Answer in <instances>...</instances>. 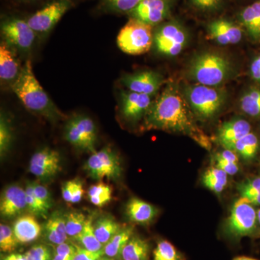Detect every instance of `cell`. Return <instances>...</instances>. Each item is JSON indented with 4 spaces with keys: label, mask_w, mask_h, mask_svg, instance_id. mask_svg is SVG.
Wrapping results in <instances>:
<instances>
[{
    "label": "cell",
    "mask_w": 260,
    "mask_h": 260,
    "mask_svg": "<svg viewBox=\"0 0 260 260\" xmlns=\"http://www.w3.org/2000/svg\"><path fill=\"white\" fill-rule=\"evenodd\" d=\"M152 97L129 90L121 91L120 111L123 118L132 123L137 122L144 118L153 102Z\"/></svg>",
    "instance_id": "15"
},
{
    "label": "cell",
    "mask_w": 260,
    "mask_h": 260,
    "mask_svg": "<svg viewBox=\"0 0 260 260\" xmlns=\"http://www.w3.org/2000/svg\"><path fill=\"white\" fill-rule=\"evenodd\" d=\"M234 68L226 56L215 51H206L195 56L190 61L187 75L195 83L218 87L232 78Z\"/></svg>",
    "instance_id": "3"
},
{
    "label": "cell",
    "mask_w": 260,
    "mask_h": 260,
    "mask_svg": "<svg viewBox=\"0 0 260 260\" xmlns=\"http://www.w3.org/2000/svg\"><path fill=\"white\" fill-rule=\"evenodd\" d=\"M215 165L217 168L221 169L224 172L226 173L228 175H235L239 172V167L238 164H233V162L227 161L224 159L219 157L218 155H215Z\"/></svg>",
    "instance_id": "42"
},
{
    "label": "cell",
    "mask_w": 260,
    "mask_h": 260,
    "mask_svg": "<svg viewBox=\"0 0 260 260\" xmlns=\"http://www.w3.org/2000/svg\"><path fill=\"white\" fill-rule=\"evenodd\" d=\"M86 220L85 215L79 212H70L66 214L65 222L68 237L76 239L83 231Z\"/></svg>",
    "instance_id": "34"
},
{
    "label": "cell",
    "mask_w": 260,
    "mask_h": 260,
    "mask_svg": "<svg viewBox=\"0 0 260 260\" xmlns=\"http://www.w3.org/2000/svg\"><path fill=\"white\" fill-rule=\"evenodd\" d=\"M75 184V180L68 181H67V182H65L64 184H63L62 187H61L62 198L67 203H72L73 194H74Z\"/></svg>",
    "instance_id": "44"
},
{
    "label": "cell",
    "mask_w": 260,
    "mask_h": 260,
    "mask_svg": "<svg viewBox=\"0 0 260 260\" xmlns=\"http://www.w3.org/2000/svg\"><path fill=\"white\" fill-rule=\"evenodd\" d=\"M13 232L19 244H25L37 240L42 234V227L32 215L19 217L13 223Z\"/></svg>",
    "instance_id": "20"
},
{
    "label": "cell",
    "mask_w": 260,
    "mask_h": 260,
    "mask_svg": "<svg viewBox=\"0 0 260 260\" xmlns=\"http://www.w3.org/2000/svg\"><path fill=\"white\" fill-rule=\"evenodd\" d=\"M237 189L242 198L252 205H260V177L246 179L238 184Z\"/></svg>",
    "instance_id": "31"
},
{
    "label": "cell",
    "mask_w": 260,
    "mask_h": 260,
    "mask_svg": "<svg viewBox=\"0 0 260 260\" xmlns=\"http://www.w3.org/2000/svg\"><path fill=\"white\" fill-rule=\"evenodd\" d=\"M73 5L72 0H55L38 10L27 22L37 37H44L51 31Z\"/></svg>",
    "instance_id": "10"
},
{
    "label": "cell",
    "mask_w": 260,
    "mask_h": 260,
    "mask_svg": "<svg viewBox=\"0 0 260 260\" xmlns=\"http://www.w3.org/2000/svg\"><path fill=\"white\" fill-rule=\"evenodd\" d=\"M191 3L198 9L205 12H211L218 9L222 0H191Z\"/></svg>",
    "instance_id": "43"
},
{
    "label": "cell",
    "mask_w": 260,
    "mask_h": 260,
    "mask_svg": "<svg viewBox=\"0 0 260 260\" xmlns=\"http://www.w3.org/2000/svg\"><path fill=\"white\" fill-rule=\"evenodd\" d=\"M208 34L210 39L223 46L238 44L243 37L242 28L225 19H218L210 22L208 26Z\"/></svg>",
    "instance_id": "16"
},
{
    "label": "cell",
    "mask_w": 260,
    "mask_h": 260,
    "mask_svg": "<svg viewBox=\"0 0 260 260\" xmlns=\"http://www.w3.org/2000/svg\"><path fill=\"white\" fill-rule=\"evenodd\" d=\"M187 32L177 21L162 23L155 30L153 44L159 54L174 57L184 50L187 44Z\"/></svg>",
    "instance_id": "8"
},
{
    "label": "cell",
    "mask_w": 260,
    "mask_h": 260,
    "mask_svg": "<svg viewBox=\"0 0 260 260\" xmlns=\"http://www.w3.org/2000/svg\"><path fill=\"white\" fill-rule=\"evenodd\" d=\"M34 183L36 196L37 197L38 199L42 203L43 206L49 211L53 205L52 198H51L50 192L46 186H43L37 182Z\"/></svg>",
    "instance_id": "39"
},
{
    "label": "cell",
    "mask_w": 260,
    "mask_h": 260,
    "mask_svg": "<svg viewBox=\"0 0 260 260\" xmlns=\"http://www.w3.org/2000/svg\"><path fill=\"white\" fill-rule=\"evenodd\" d=\"M88 198L92 204L102 208L112 200V187L103 181H99L89 188Z\"/></svg>",
    "instance_id": "30"
},
{
    "label": "cell",
    "mask_w": 260,
    "mask_h": 260,
    "mask_svg": "<svg viewBox=\"0 0 260 260\" xmlns=\"http://www.w3.org/2000/svg\"><path fill=\"white\" fill-rule=\"evenodd\" d=\"M239 107L246 115L260 117V88H251L246 90L241 97Z\"/></svg>",
    "instance_id": "28"
},
{
    "label": "cell",
    "mask_w": 260,
    "mask_h": 260,
    "mask_svg": "<svg viewBox=\"0 0 260 260\" xmlns=\"http://www.w3.org/2000/svg\"><path fill=\"white\" fill-rule=\"evenodd\" d=\"M27 209L26 194L21 186L13 184L5 188L1 196L0 213L4 218L18 216Z\"/></svg>",
    "instance_id": "17"
},
{
    "label": "cell",
    "mask_w": 260,
    "mask_h": 260,
    "mask_svg": "<svg viewBox=\"0 0 260 260\" xmlns=\"http://www.w3.org/2000/svg\"><path fill=\"white\" fill-rule=\"evenodd\" d=\"M64 136L65 140L75 148L95 153L96 127L88 116L77 115L69 119L65 125Z\"/></svg>",
    "instance_id": "9"
},
{
    "label": "cell",
    "mask_w": 260,
    "mask_h": 260,
    "mask_svg": "<svg viewBox=\"0 0 260 260\" xmlns=\"http://www.w3.org/2000/svg\"><path fill=\"white\" fill-rule=\"evenodd\" d=\"M121 83L128 90L153 96L165 83L164 77L153 70H143L121 77Z\"/></svg>",
    "instance_id": "12"
},
{
    "label": "cell",
    "mask_w": 260,
    "mask_h": 260,
    "mask_svg": "<svg viewBox=\"0 0 260 260\" xmlns=\"http://www.w3.org/2000/svg\"><path fill=\"white\" fill-rule=\"evenodd\" d=\"M22 1L31 2V1H37V0H22Z\"/></svg>",
    "instance_id": "53"
},
{
    "label": "cell",
    "mask_w": 260,
    "mask_h": 260,
    "mask_svg": "<svg viewBox=\"0 0 260 260\" xmlns=\"http://www.w3.org/2000/svg\"><path fill=\"white\" fill-rule=\"evenodd\" d=\"M46 239L54 245L66 242L68 239L66 231L65 215L55 212L49 217L44 225Z\"/></svg>",
    "instance_id": "22"
},
{
    "label": "cell",
    "mask_w": 260,
    "mask_h": 260,
    "mask_svg": "<svg viewBox=\"0 0 260 260\" xmlns=\"http://www.w3.org/2000/svg\"><path fill=\"white\" fill-rule=\"evenodd\" d=\"M22 67L15 49L4 41L0 44V79L2 83L12 85L18 78Z\"/></svg>",
    "instance_id": "18"
},
{
    "label": "cell",
    "mask_w": 260,
    "mask_h": 260,
    "mask_svg": "<svg viewBox=\"0 0 260 260\" xmlns=\"http://www.w3.org/2000/svg\"><path fill=\"white\" fill-rule=\"evenodd\" d=\"M26 194L27 209L32 215L47 218L48 210L39 202L34 191V183L28 182L25 188Z\"/></svg>",
    "instance_id": "35"
},
{
    "label": "cell",
    "mask_w": 260,
    "mask_h": 260,
    "mask_svg": "<svg viewBox=\"0 0 260 260\" xmlns=\"http://www.w3.org/2000/svg\"><path fill=\"white\" fill-rule=\"evenodd\" d=\"M134 235V229L132 226L123 227L104 245V255L113 259H119L121 251Z\"/></svg>",
    "instance_id": "27"
},
{
    "label": "cell",
    "mask_w": 260,
    "mask_h": 260,
    "mask_svg": "<svg viewBox=\"0 0 260 260\" xmlns=\"http://www.w3.org/2000/svg\"><path fill=\"white\" fill-rule=\"evenodd\" d=\"M61 169L60 155L49 148H43L36 152L29 164V172L42 180L55 177Z\"/></svg>",
    "instance_id": "13"
},
{
    "label": "cell",
    "mask_w": 260,
    "mask_h": 260,
    "mask_svg": "<svg viewBox=\"0 0 260 260\" xmlns=\"http://www.w3.org/2000/svg\"><path fill=\"white\" fill-rule=\"evenodd\" d=\"M251 133V125L242 119H234L223 123L219 128L218 140L220 144L225 147L244 138Z\"/></svg>",
    "instance_id": "21"
},
{
    "label": "cell",
    "mask_w": 260,
    "mask_h": 260,
    "mask_svg": "<svg viewBox=\"0 0 260 260\" xmlns=\"http://www.w3.org/2000/svg\"><path fill=\"white\" fill-rule=\"evenodd\" d=\"M94 232L103 245H105L116 234L122 229L120 223L111 215H103L93 224Z\"/></svg>",
    "instance_id": "26"
},
{
    "label": "cell",
    "mask_w": 260,
    "mask_h": 260,
    "mask_svg": "<svg viewBox=\"0 0 260 260\" xmlns=\"http://www.w3.org/2000/svg\"><path fill=\"white\" fill-rule=\"evenodd\" d=\"M257 215L252 204L241 197L234 202L230 215L225 221L224 233L234 240L251 237L256 232Z\"/></svg>",
    "instance_id": "6"
},
{
    "label": "cell",
    "mask_w": 260,
    "mask_h": 260,
    "mask_svg": "<svg viewBox=\"0 0 260 260\" xmlns=\"http://www.w3.org/2000/svg\"><path fill=\"white\" fill-rule=\"evenodd\" d=\"M13 140V133L10 120L1 114L0 116V155L5 156L9 151Z\"/></svg>",
    "instance_id": "33"
},
{
    "label": "cell",
    "mask_w": 260,
    "mask_h": 260,
    "mask_svg": "<svg viewBox=\"0 0 260 260\" xmlns=\"http://www.w3.org/2000/svg\"><path fill=\"white\" fill-rule=\"evenodd\" d=\"M1 34L8 45L23 53L32 49L37 37L28 22L17 18H7L2 22Z\"/></svg>",
    "instance_id": "11"
},
{
    "label": "cell",
    "mask_w": 260,
    "mask_h": 260,
    "mask_svg": "<svg viewBox=\"0 0 260 260\" xmlns=\"http://www.w3.org/2000/svg\"><path fill=\"white\" fill-rule=\"evenodd\" d=\"M223 148L233 150L244 160H250L255 158L259 148V141L256 135L251 132L244 138L228 144Z\"/></svg>",
    "instance_id": "25"
},
{
    "label": "cell",
    "mask_w": 260,
    "mask_h": 260,
    "mask_svg": "<svg viewBox=\"0 0 260 260\" xmlns=\"http://www.w3.org/2000/svg\"><path fill=\"white\" fill-rule=\"evenodd\" d=\"M75 240L82 247L92 251H99L104 249V245L99 242L94 232L93 220L91 218H87L85 226Z\"/></svg>",
    "instance_id": "29"
},
{
    "label": "cell",
    "mask_w": 260,
    "mask_h": 260,
    "mask_svg": "<svg viewBox=\"0 0 260 260\" xmlns=\"http://www.w3.org/2000/svg\"><path fill=\"white\" fill-rule=\"evenodd\" d=\"M97 260H115V259H113V258L108 257V256H102V257L99 258Z\"/></svg>",
    "instance_id": "51"
},
{
    "label": "cell",
    "mask_w": 260,
    "mask_h": 260,
    "mask_svg": "<svg viewBox=\"0 0 260 260\" xmlns=\"http://www.w3.org/2000/svg\"><path fill=\"white\" fill-rule=\"evenodd\" d=\"M73 256L66 255V254H54L51 260H72Z\"/></svg>",
    "instance_id": "49"
},
{
    "label": "cell",
    "mask_w": 260,
    "mask_h": 260,
    "mask_svg": "<svg viewBox=\"0 0 260 260\" xmlns=\"http://www.w3.org/2000/svg\"><path fill=\"white\" fill-rule=\"evenodd\" d=\"M217 155L220 158L224 159V160H227V161L233 162V164H239L238 155L233 150L225 149L220 153H217Z\"/></svg>",
    "instance_id": "47"
},
{
    "label": "cell",
    "mask_w": 260,
    "mask_h": 260,
    "mask_svg": "<svg viewBox=\"0 0 260 260\" xmlns=\"http://www.w3.org/2000/svg\"><path fill=\"white\" fill-rule=\"evenodd\" d=\"M126 215L133 223L148 225L158 214L154 205L138 198H130L126 205Z\"/></svg>",
    "instance_id": "19"
},
{
    "label": "cell",
    "mask_w": 260,
    "mask_h": 260,
    "mask_svg": "<svg viewBox=\"0 0 260 260\" xmlns=\"http://www.w3.org/2000/svg\"><path fill=\"white\" fill-rule=\"evenodd\" d=\"M181 93L194 113L203 121L210 120L223 109L226 102V92L218 87L194 84L186 85Z\"/></svg>",
    "instance_id": "4"
},
{
    "label": "cell",
    "mask_w": 260,
    "mask_h": 260,
    "mask_svg": "<svg viewBox=\"0 0 260 260\" xmlns=\"http://www.w3.org/2000/svg\"><path fill=\"white\" fill-rule=\"evenodd\" d=\"M3 260H28L23 254H18V253H13L7 256Z\"/></svg>",
    "instance_id": "48"
},
{
    "label": "cell",
    "mask_w": 260,
    "mask_h": 260,
    "mask_svg": "<svg viewBox=\"0 0 260 260\" xmlns=\"http://www.w3.org/2000/svg\"><path fill=\"white\" fill-rule=\"evenodd\" d=\"M256 215H257V222L260 225V208L256 211Z\"/></svg>",
    "instance_id": "52"
},
{
    "label": "cell",
    "mask_w": 260,
    "mask_h": 260,
    "mask_svg": "<svg viewBox=\"0 0 260 260\" xmlns=\"http://www.w3.org/2000/svg\"><path fill=\"white\" fill-rule=\"evenodd\" d=\"M203 179H210L216 181L226 186L228 183V174L221 169L217 167H212L208 169L203 174Z\"/></svg>",
    "instance_id": "41"
},
{
    "label": "cell",
    "mask_w": 260,
    "mask_h": 260,
    "mask_svg": "<svg viewBox=\"0 0 260 260\" xmlns=\"http://www.w3.org/2000/svg\"><path fill=\"white\" fill-rule=\"evenodd\" d=\"M28 260H51L52 256L50 249L48 246L43 244H38L32 246L24 254Z\"/></svg>",
    "instance_id": "38"
},
{
    "label": "cell",
    "mask_w": 260,
    "mask_h": 260,
    "mask_svg": "<svg viewBox=\"0 0 260 260\" xmlns=\"http://www.w3.org/2000/svg\"><path fill=\"white\" fill-rule=\"evenodd\" d=\"M150 246L148 241L133 235L121 251L120 260H148Z\"/></svg>",
    "instance_id": "24"
},
{
    "label": "cell",
    "mask_w": 260,
    "mask_h": 260,
    "mask_svg": "<svg viewBox=\"0 0 260 260\" xmlns=\"http://www.w3.org/2000/svg\"><path fill=\"white\" fill-rule=\"evenodd\" d=\"M84 170L94 180L104 179L117 180L121 177L122 167L119 155L109 146L93 153L84 165Z\"/></svg>",
    "instance_id": "7"
},
{
    "label": "cell",
    "mask_w": 260,
    "mask_h": 260,
    "mask_svg": "<svg viewBox=\"0 0 260 260\" xmlns=\"http://www.w3.org/2000/svg\"><path fill=\"white\" fill-rule=\"evenodd\" d=\"M10 87L25 107L34 114L54 123L66 118L36 78L31 61H25L18 78Z\"/></svg>",
    "instance_id": "2"
},
{
    "label": "cell",
    "mask_w": 260,
    "mask_h": 260,
    "mask_svg": "<svg viewBox=\"0 0 260 260\" xmlns=\"http://www.w3.org/2000/svg\"><path fill=\"white\" fill-rule=\"evenodd\" d=\"M239 18L251 39L260 41V0L244 8Z\"/></svg>",
    "instance_id": "23"
},
{
    "label": "cell",
    "mask_w": 260,
    "mask_h": 260,
    "mask_svg": "<svg viewBox=\"0 0 260 260\" xmlns=\"http://www.w3.org/2000/svg\"><path fill=\"white\" fill-rule=\"evenodd\" d=\"M19 242L13 229L8 225H0V249L3 252H12L18 247Z\"/></svg>",
    "instance_id": "36"
},
{
    "label": "cell",
    "mask_w": 260,
    "mask_h": 260,
    "mask_svg": "<svg viewBox=\"0 0 260 260\" xmlns=\"http://www.w3.org/2000/svg\"><path fill=\"white\" fill-rule=\"evenodd\" d=\"M75 191L73 194V200H72V204H76L80 203L83 198L84 189L83 188V184L81 181L75 179Z\"/></svg>",
    "instance_id": "46"
},
{
    "label": "cell",
    "mask_w": 260,
    "mask_h": 260,
    "mask_svg": "<svg viewBox=\"0 0 260 260\" xmlns=\"http://www.w3.org/2000/svg\"><path fill=\"white\" fill-rule=\"evenodd\" d=\"M171 5V0H141L129 15L132 18L153 27L169 16Z\"/></svg>",
    "instance_id": "14"
},
{
    "label": "cell",
    "mask_w": 260,
    "mask_h": 260,
    "mask_svg": "<svg viewBox=\"0 0 260 260\" xmlns=\"http://www.w3.org/2000/svg\"><path fill=\"white\" fill-rule=\"evenodd\" d=\"M250 74L253 80L260 85V55L256 56L251 61Z\"/></svg>",
    "instance_id": "45"
},
{
    "label": "cell",
    "mask_w": 260,
    "mask_h": 260,
    "mask_svg": "<svg viewBox=\"0 0 260 260\" xmlns=\"http://www.w3.org/2000/svg\"><path fill=\"white\" fill-rule=\"evenodd\" d=\"M141 0H104L108 10L117 13H129L138 6Z\"/></svg>",
    "instance_id": "37"
},
{
    "label": "cell",
    "mask_w": 260,
    "mask_h": 260,
    "mask_svg": "<svg viewBox=\"0 0 260 260\" xmlns=\"http://www.w3.org/2000/svg\"><path fill=\"white\" fill-rule=\"evenodd\" d=\"M233 260H259L254 259V258L249 257V256H237V257L234 258Z\"/></svg>",
    "instance_id": "50"
},
{
    "label": "cell",
    "mask_w": 260,
    "mask_h": 260,
    "mask_svg": "<svg viewBox=\"0 0 260 260\" xmlns=\"http://www.w3.org/2000/svg\"><path fill=\"white\" fill-rule=\"evenodd\" d=\"M153 260H186L172 243L160 240L153 251Z\"/></svg>",
    "instance_id": "32"
},
{
    "label": "cell",
    "mask_w": 260,
    "mask_h": 260,
    "mask_svg": "<svg viewBox=\"0 0 260 260\" xmlns=\"http://www.w3.org/2000/svg\"><path fill=\"white\" fill-rule=\"evenodd\" d=\"M104 256V249L99 251H92L76 245V251L72 260H97Z\"/></svg>",
    "instance_id": "40"
},
{
    "label": "cell",
    "mask_w": 260,
    "mask_h": 260,
    "mask_svg": "<svg viewBox=\"0 0 260 260\" xmlns=\"http://www.w3.org/2000/svg\"><path fill=\"white\" fill-rule=\"evenodd\" d=\"M194 116L181 90L171 83L152 102L145 114L143 128L180 133L210 149L209 138L197 124Z\"/></svg>",
    "instance_id": "1"
},
{
    "label": "cell",
    "mask_w": 260,
    "mask_h": 260,
    "mask_svg": "<svg viewBox=\"0 0 260 260\" xmlns=\"http://www.w3.org/2000/svg\"><path fill=\"white\" fill-rule=\"evenodd\" d=\"M153 26L130 18L116 39L118 47L129 55L148 52L153 44Z\"/></svg>",
    "instance_id": "5"
}]
</instances>
